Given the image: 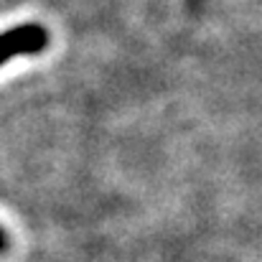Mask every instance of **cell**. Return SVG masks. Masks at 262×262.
Segmentation results:
<instances>
[{
  "label": "cell",
  "mask_w": 262,
  "mask_h": 262,
  "mask_svg": "<svg viewBox=\"0 0 262 262\" xmlns=\"http://www.w3.org/2000/svg\"><path fill=\"white\" fill-rule=\"evenodd\" d=\"M49 46V33L38 23H23L0 33V67L13 56L41 54Z\"/></svg>",
  "instance_id": "6da1fadb"
},
{
  "label": "cell",
  "mask_w": 262,
  "mask_h": 262,
  "mask_svg": "<svg viewBox=\"0 0 262 262\" xmlns=\"http://www.w3.org/2000/svg\"><path fill=\"white\" fill-rule=\"evenodd\" d=\"M3 250H5V234L0 232V252H3Z\"/></svg>",
  "instance_id": "7a4b0ae2"
}]
</instances>
